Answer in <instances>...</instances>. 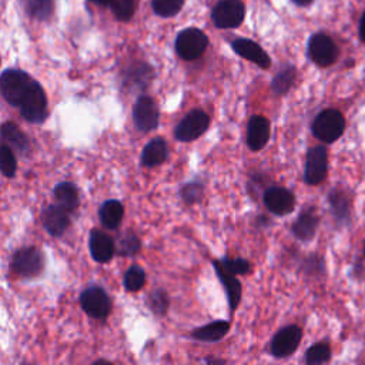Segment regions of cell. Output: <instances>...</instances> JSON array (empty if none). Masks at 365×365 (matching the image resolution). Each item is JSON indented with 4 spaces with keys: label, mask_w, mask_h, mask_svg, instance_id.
Masks as SVG:
<instances>
[{
    "label": "cell",
    "mask_w": 365,
    "mask_h": 365,
    "mask_svg": "<svg viewBox=\"0 0 365 365\" xmlns=\"http://www.w3.org/2000/svg\"><path fill=\"white\" fill-rule=\"evenodd\" d=\"M331 210L335 215V218H345L348 214V207L345 198L341 195V192H331L329 195Z\"/></svg>",
    "instance_id": "cell-36"
},
{
    "label": "cell",
    "mask_w": 365,
    "mask_h": 365,
    "mask_svg": "<svg viewBox=\"0 0 365 365\" xmlns=\"http://www.w3.org/2000/svg\"><path fill=\"white\" fill-rule=\"evenodd\" d=\"M295 4H298V6H307V4H309L312 0H292Z\"/></svg>",
    "instance_id": "cell-39"
},
{
    "label": "cell",
    "mask_w": 365,
    "mask_h": 365,
    "mask_svg": "<svg viewBox=\"0 0 365 365\" xmlns=\"http://www.w3.org/2000/svg\"><path fill=\"white\" fill-rule=\"evenodd\" d=\"M269 121L264 115H252L248 120V127H247V145L252 151H259L262 150L268 140H269Z\"/></svg>",
    "instance_id": "cell-16"
},
{
    "label": "cell",
    "mask_w": 365,
    "mask_h": 365,
    "mask_svg": "<svg viewBox=\"0 0 365 365\" xmlns=\"http://www.w3.org/2000/svg\"><path fill=\"white\" fill-rule=\"evenodd\" d=\"M329 358H331V349H329V345L325 342L315 344L305 352V362L309 365L325 364L329 361Z\"/></svg>",
    "instance_id": "cell-29"
},
{
    "label": "cell",
    "mask_w": 365,
    "mask_h": 365,
    "mask_svg": "<svg viewBox=\"0 0 365 365\" xmlns=\"http://www.w3.org/2000/svg\"><path fill=\"white\" fill-rule=\"evenodd\" d=\"M19 110H20L21 117L26 121L33 123V124H41L47 118V115H48L47 97H46V93H44L41 84L37 80L33 81L27 94L24 96Z\"/></svg>",
    "instance_id": "cell-3"
},
{
    "label": "cell",
    "mask_w": 365,
    "mask_h": 365,
    "mask_svg": "<svg viewBox=\"0 0 365 365\" xmlns=\"http://www.w3.org/2000/svg\"><path fill=\"white\" fill-rule=\"evenodd\" d=\"M225 265L228 267L230 271H232L235 275H245L251 271V264L247 261V259H242V258H222Z\"/></svg>",
    "instance_id": "cell-37"
},
{
    "label": "cell",
    "mask_w": 365,
    "mask_h": 365,
    "mask_svg": "<svg viewBox=\"0 0 365 365\" xmlns=\"http://www.w3.org/2000/svg\"><path fill=\"white\" fill-rule=\"evenodd\" d=\"M100 222L107 230H115L124 217V207L117 200H107L98 210Z\"/></svg>",
    "instance_id": "cell-23"
},
{
    "label": "cell",
    "mask_w": 365,
    "mask_h": 365,
    "mask_svg": "<svg viewBox=\"0 0 365 365\" xmlns=\"http://www.w3.org/2000/svg\"><path fill=\"white\" fill-rule=\"evenodd\" d=\"M34 78L19 68H6L0 77V90L3 98L13 107H20L24 96L31 87Z\"/></svg>",
    "instance_id": "cell-1"
},
{
    "label": "cell",
    "mask_w": 365,
    "mask_h": 365,
    "mask_svg": "<svg viewBox=\"0 0 365 365\" xmlns=\"http://www.w3.org/2000/svg\"><path fill=\"white\" fill-rule=\"evenodd\" d=\"M111 10L117 20L127 21L135 11V0H111Z\"/></svg>",
    "instance_id": "cell-33"
},
{
    "label": "cell",
    "mask_w": 365,
    "mask_h": 365,
    "mask_svg": "<svg viewBox=\"0 0 365 365\" xmlns=\"http://www.w3.org/2000/svg\"><path fill=\"white\" fill-rule=\"evenodd\" d=\"M210 125V117L202 110L190 111L175 127L174 135L178 141H192L201 137Z\"/></svg>",
    "instance_id": "cell-6"
},
{
    "label": "cell",
    "mask_w": 365,
    "mask_h": 365,
    "mask_svg": "<svg viewBox=\"0 0 365 365\" xmlns=\"http://www.w3.org/2000/svg\"><path fill=\"white\" fill-rule=\"evenodd\" d=\"M208 46V37L197 27H188L178 33L175 38V51L182 60L198 58Z\"/></svg>",
    "instance_id": "cell-5"
},
{
    "label": "cell",
    "mask_w": 365,
    "mask_h": 365,
    "mask_svg": "<svg viewBox=\"0 0 365 365\" xmlns=\"http://www.w3.org/2000/svg\"><path fill=\"white\" fill-rule=\"evenodd\" d=\"M91 1L96 4H100V6H107L111 3V0H91Z\"/></svg>",
    "instance_id": "cell-40"
},
{
    "label": "cell",
    "mask_w": 365,
    "mask_h": 365,
    "mask_svg": "<svg viewBox=\"0 0 365 365\" xmlns=\"http://www.w3.org/2000/svg\"><path fill=\"white\" fill-rule=\"evenodd\" d=\"M168 157V145L164 138L155 137L150 140L141 153V164L144 167L153 168L163 164Z\"/></svg>",
    "instance_id": "cell-19"
},
{
    "label": "cell",
    "mask_w": 365,
    "mask_h": 365,
    "mask_svg": "<svg viewBox=\"0 0 365 365\" xmlns=\"http://www.w3.org/2000/svg\"><path fill=\"white\" fill-rule=\"evenodd\" d=\"M153 78V68L150 64L137 61L133 66H130L124 76L125 86L137 90H144L150 86V81Z\"/></svg>",
    "instance_id": "cell-22"
},
{
    "label": "cell",
    "mask_w": 365,
    "mask_h": 365,
    "mask_svg": "<svg viewBox=\"0 0 365 365\" xmlns=\"http://www.w3.org/2000/svg\"><path fill=\"white\" fill-rule=\"evenodd\" d=\"M328 171V153L324 145H315L308 150L304 170V181L309 185L321 184Z\"/></svg>",
    "instance_id": "cell-10"
},
{
    "label": "cell",
    "mask_w": 365,
    "mask_h": 365,
    "mask_svg": "<svg viewBox=\"0 0 365 365\" xmlns=\"http://www.w3.org/2000/svg\"><path fill=\"white\" fill-rule=\"evenodd\" d=\"M212 265L217 272V277L220 278V281L225 289V294H227V298L230 302V308H231V311H234L241 299V284L237 279V275L228 269L224 259H215L212 262Z\"/></svg>",
    "instance_id": "cell-15"
},
{
    "label": "cell",
    "mask_w": 365,
    "mask_h": 365,
    "mask_svg": "<svg viewBox=\"0 0 365 365\" xmlns=\"http://www.w3.org/2000/svg\"><path fill=\"white\" fill-rule=\"evenodd\" d=\"M295 76H297V71H295V67L294 66H287L284 67L282 70H279L275 77L272 78V83H271V88L275 94H285L288 93V90L292 87L294 84V80H295Z\"/></svg>",
    "instance_id": "cell-26"
},
{
    "label": "cell",
    "mask_w": 365,
    "mask_h": 365,
    "mask_svg": "<svg viewBox=\"0 0 365 365\" xmlns=\"http://www.w3.org/2000/svg\"><path fill=\"white\" fill-rule=\"evenodd\" d=\"M88 250L94 261L108 262L115 252V245L110 235L101 230H93L88 235Z\"/></svg>",
    "instance_id": "cell-18"
},
{
    "label": "cell",
    "mask_w": 365,
    "mask_h": 365,
    "mask_svg": "<svg viewBox=\"0 0 365 365\" xmlns=\"http://www.w3.org/2000/svg\"><path fill=\"white\" fill-rule=\"evenodd\" d=\"M302 338V331L297 325H288L282 329H279L269 345V352L275 358H285L292 355Z\"/></svg>",
    "instance_id": "cell-12"
},
{
    "label": "cell",
    "mask_w": 365,
    "mask_h": 365,
    "mask_svg": "<svg viewBox=\"0 0 365 365\" xmlns=\"http://www.w3.org/2000/svg\"><path fill=\"white\" fill-rule=\"evenodd\" d=\"M308 56L317 66L328 67L338 58V47L328 34L317 33L308 41Z\"/></svg>",
    "instance_id": "cell-9"
},
{
    "label": "cell",
    "mask_w": 365,
    "mask_h": 365,
    "mask_svg": "<svg viewBox=\"0 0 365 365\" xmlns=\"http://www.w3.org/2000/svg\"><path fill=\"white\" fill-rule=\"evenodd\" d=\"M43 254L37 247H21L10 259L11 271L21 278L37 277L43 271Z\"/></svg>",
    "instance_id": "cell-4"
},
{
    "label": "cell",
    "mask_w": 365,
    "mask_h": 365,
    "mask_svg": "<svg viewBox=\"0 0 365 365\" xmlns=\"http://www.w3.org/2000/svg\"><path fill=\"white\" fill-rule=\"evenodd\" d=\"M151 4H153V10L157 16L173 17L181 10L184 0H153Z\"/></svg>",
    "instance_id": "cell-32"
},
{
    "label": "cell",
    "mask_w": 365,
    "mask_h": 365,
    "mask_svg": "<svg viewBox=\"0 0 365 365\" xmlns=\"http://www.w3.org/2000/svg\"><path fill=\"white\" fill-rule=\"evenodd\" d=\"M117 252L123 257H131L135 255L140 250V240L133 232H125L118 238L117 242Z\"/></svg>",
    "instance_id": "cell-31"
},
{
    "label": "cell",
    "mask_w": 365,
    "mask_h": 365,
    "mask_svg": "<svg viewBox=\"0 0 365 365\" xmlns=\"http://www.w3.org/2000/svg\"><path fill=\"white\" fill-rule=\"evenodd\" d=\"M180 194H181V198L184 200V202L194 204L201 200V197L204 194V185L198 181H191L181 188Z\"/></svg>",
    "instance_id": "cell-35"
},
{
    "label": "cell",
    "mask_w": 365,
    "mask_h": 365,
    "mask_svg": "<svg viewBox=\"0 0 365 365\" xmlns=\"http://www.w3.org/2000/svg\"><path fill=\"white\" fill-rule=\"evenodd\" d=\"M124 282V288L130 292H135L138 289H141L145 284V272L141 267L138 265H133L130 267L123 278Z\"/></svg>",
    "instance_id": "cell-28"
},
{
    "label": "cell",
    "mask_w": 365,
    "mask_h": 365,
    "mask_svg": "<svg viewBox=\"0 0 365 365\" xmlns=\"http://www.w3.org/2000/svg\"><path fill=\"white\" fill-rule=\"evenodd\" d=\"M83 311L96 319H104L111 311V301L101 287H88L80 295Z\"/></svg>",
    "instance_id": "cell-7"
},
{
    "label": "cell",
    "mask_w": 365,
    "mask_h": 365,
    "mask_svg": "<svg viewBox=\"0 0 365 365\" xmlns=\"http://www.w3.org/2000/svg\"><path fill=\"white\" fill-rule=\"evenodd\" d=\"M319 217L314 208L304 210L292 224V234L301 241H309L318 228Z\"/></svg>",
    "instance_id": "cell-20"
},
{
    "label": "cell",
    "mask_w": 365,
    "mask_h": 365,
    "mask_svg": "<svg viewBox=\"0 0 365 365\" xmlns=\"http://www.w3.org/2000/svg\"><path fill=\"white\" fill-rule=\"evenodd\" d=\"M148 304H150V308L154 314L164 315L168 309V305H170L168 294L164 289H155L150 294Z\"/></svg>",
    "instance_id": "cell-34"
},
{
    "label": "cell",
    "mask_w": 365,
    "mask_h": 365,
    "mask_svg": "<svg viewBox=\"0 0 365 365\" xmlns=\"http://www.w3.org/2000/svg\"><path fill=\"white\" fill-rule=\"evenodd\" d=\"M265 207L275 215H287L295 207L294 194L284 187H269L264 192Z\"/></svg>",
    "instance_id": "cell-14"
},
{
    "label": "cell",
    "mask_w": 365,
    "mask_h": 365,
    "mask_svg": "<svg viewBox=\"0 0 365 365\" xmlns=\"http://www.w3.org/2000/svg\"><path fill=\"white\" fill-rule=\"evenodd\" d=\"M359 37L362 41H365V11L361 17V21H359Z\"/></svg>",
    "instance_id": "cell-38"
},
{
    "label": "cell",
    "mask_w": 365,
    "mask_h": 365,
    "mask_svg": "<svg viewBox=\"0 0 365 365\" xmlns=\"http://www.w3.org/2000/svg\"><path fill=\"white\" fill-rule=\"evenodd\" d=\"M1 140L7 144L13 151L19 153L20 155L26 154L30 150V141L27 135L19 128L16 123L6 121L1 125Z\"/></svg>",
    "instance_id": "cell-21"
},
{
    "label": "cell",
    "mask_w": 365,
    "mask_h": 365,
    "mask_svg": "<svg viewBox=\"0 0 365 365\" xmlns=\"http://www.w3.org/2000/svg\"><path fill=\"white\" fill-rule=\"evenodd\" d=\"M364 252H365V247H364Z\"/></svg>",
    "instance_id": "cell-41"
},
{
    "label": "cell",
    "mask_w": 365,
    "mask_h": 365,
    "mask_svg": "<svg viewBox=\"0 0 365 365\" xmlns=\"http://www.w3.org/2000/svg\"><path fill=\"white\" fill-rule=\"evenodd\" d=\"M245 16V7L240 0H222L215 4L211 13L212 23L218 29L238 27Z\"/></svg>",
    "instance_id": "cell-8"
},
{
    "label": "cell",
    "mask_w": 365,
    "mask_h": 365,
    "mask_svg": "<svg viewBox=\"0 0 365 365\" xmlns=\"http://www.w3.org/2000/svg\"><path fill=\"white\" fill-rule=\"evenodd\" d=\"M133 120L141 133L155 130L160 121V113L155 101L148 96H140L133 106Z\"/></svg>",
    "instance_id": "cell-11"
},
{
    "label": "cell",
    "mask_w": 365,
    "mask_h": 365,
    "mask_svg": "<svg viewBox=\"0 0 365 365\" xmlns=\"http://www.w3.org/2000/svg\"><path fill=\"white\" fill-rule=\"evenodd\" d=\"M24 10L37 20H47L54 7V0H21Z\"/></svg>",
    "instance_id": "cell-27"
},
{
    "label": "cell",
    "mask_w": 365,
    "mask_h": 365,
    "mask_svg": "<svg viewBox=\"0 0 365 365\" xmlns=\"http://www.w3.org/2000/svg\"><path fill=\"white\" fill-rule=\"evenodd\" d=\"M231 47L240 57L252 61L261 68H268L271 66V58L265 53V50L250 38H242V37L235 38L231 43Z\"/></svg>",
    "instance_id": "cell-17"
},
{
    "label": "cell",
    "mask_w": 365,
    "mask_h": 365,
    "mask_svg": "<svg viewBox=\"0 0 365 365\" xmlns=\"http://www.w3.org/2000/svg\"><path fill=\"white\" fill-rule=\"evenodd\" d=\"M345 130V118L341 111L335 108H327L321 111L312 121V134L324 141L334 143Z\"/></svg>",
    "instance_id": "cell-2"
},
{
    "label": "cell",
    "mask_w": 365,
    "mask_h": 365,
    "mask_svg": "<svg viewBox=\"0 0 365 365\" xmlns=\"http://www.w3.org/2000/svg\"><path fill=\"white\" fill-rule=\"evenodd\" d=\"M54 200L57 204H60L61 207H64L67 211L73 212L78 204H80V197H78V190L77 187L70 182V181H61L58 182L54 190Z\"/></svg>",
    "instance_id": "cell-24"
},
{
    "label": "cell",
    "mask_w": 365,
    "mask_h": 365,
    "mask_svg": "<svg viewBox=\"0 0 365 365\" xmlns=\"http://www.w3.org/2000/svg\"><path fill=\"white\" fill-rule=\"evenodd\" d=\"M230 331V322L228 321H214L204 327H200L191 332V336L198 341L205 342H217L221 338H224Z\"/></svg>",
    "instance_id": "cell-25"
},
{
    "label": "cell",
    "mask_w": 365,
    "mask_h": 365,
    "mask_svg": "<svg viewBox=\"0 0 365 365\" xmlns=\"http://www.w3.org/2000/svg\"><path fill=\"white\" fill-rule=\"evenodd\" d=\"M41 222L44 230L51 237H60L67 231L70 225V211L57 202L50 204L41 214Z\"/></svg>",
    "instance_id": "cell-13"
},
{
    "label": "cell",
    "mask_w": 365,
    "mask_h": 365,
    "mask_svg": "<svg viewBox=\"0 0 365 365\" xmlns=\"http://www.w3.org/2000/svg\"><path fill=\"white\" fill-rule=\"evenodd\" d=\"M0 168H1L3 175L7 178L14 177L16 168H17L14 151L4 143L0 147Z\"/></svg>",
    "instance_id": "cell-30"
}]
</instances>
